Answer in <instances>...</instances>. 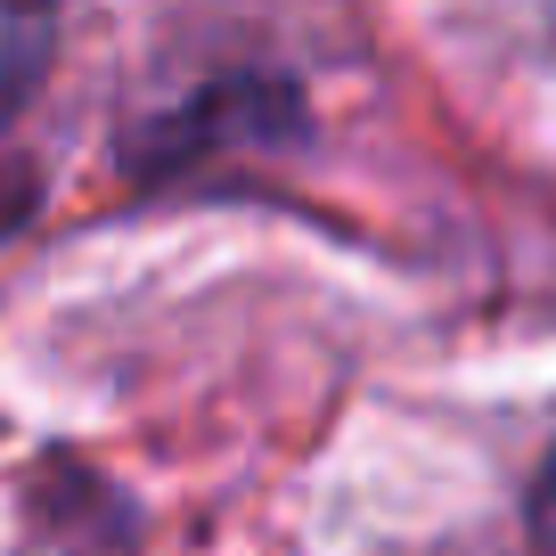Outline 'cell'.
Listing matches in <instances>:
<instances>
[{"instance_id":"cell-2","label":"cell","mask_w":556,"mask_h":556,"mask_svg":"<svg viewBox=\"0 0 556 556\" xmlns=\"http://www.w3.org/2000/svg\"><path fill=\"white\" fill-rule=\"evenodd\" d=\"M532 540H540V556H556V458H548V475H540V491H532Z\"/></svg>"},{"instance_id":"cell-1","label":"cell","mask_w":556,"mask_h":556,"mask_svg":"<svg viewBox=\"0 0 556 556\" xmlns=\"http://www.w3.org/2000/svg\"><path fill=\"white\" fill-rule=\"evenodd\" d=\"M58 41V0H0V123L34 99Z\"/></svg>"}]
</instances>
